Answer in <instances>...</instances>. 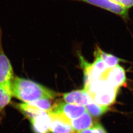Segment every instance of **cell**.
Masks as SVG:
<instances>
[{
  "mask_svg": "<svg viewBox=\"0 0 133 133\" xmlns=\"http://www.w3.org/2000/svg\"><path fill=\"white\" fill-rule=\"evenodd\" d=\"M51 100L48 99H42L28 104L48 112L51 110L53 105L52 104Z\"/></svg>",
  "mask_w": 133,
  "mask_h": 133,
  "instance_id": "cell-14",
  "label": "cell"
},
{
  "mask_svg": "<svg viewBox=\"0 0 133 133\" xmlns=\"http://www.w3.org/2000/svg\"><path fill=\"white\" fill-rule=\"evenodd\" d=\"M96 49L108 69L111 68L118 65L120 62H126L125 60L116 57L112 54L105 52L98 46H97Z\"/></svg>",
  "mask_w": 133,
  "mask_h": 133,
  "instance_id": "cell-11",
  "label": "cell"
},
{
  "mask_svg": "<svg viewBox=\"0 0 133 133\" xmlns=\"http://www.w3.org/2000/svg\"><path fill=\"white\" fill-rule=\"evenodd\" d=\"M85 3L107 10L121 17L124 21L129 19V10L114 3L110 0H71Z\"/></svg>",
  "mask_w": 133,
  "mask_h": 133,
  "instance_id": "cell-6",
  "label": "cell"
},
{
  "mask_svg": "<svg viewBox=\"0 0 133 133\" xmlns=\"http://www.w3.org/2000/svg\"><path fill=\"white\" fill-rule=\"evenodd\" d=\"M114 3L129 10L133 7V0H110Z\"/></svg>",
  "mask_w": 133,
  "mask_h": 133,
  "instance_id": "cell-16",
  "label": "cell"
},
{
  "mask_svg": "<svg viewBox=\"0 0 133 133\" xmlns=\"http://www.w3.org/2000/svg\"><path fill=\"white\" fill-rule=\"evenodd\" d=\"M48 113L50 118L51 133H76L66 120L56 114Z\"/></svg>",
  "mask_w": 133,
  "mask_h": 133,
  "instance_id": "cell-9",
  "label": "cell"
},
{
  "mask_svg": "<svg viewBox=\"0 0 133 133\" xmlns=\"http://www.w3.org/2000/svg\"><path fill=\"white\" fill-rule=\"evenodd\" d=\"M86 111L84 106L59 102L53 105L51 109L48 112L58 115L70 123L71 120L79 117Z\"/></svg>",
  "mask_w": 133,
  "mask_h": 133,
  "instance_id": "cell-3",
  "label": "cell"
},
{
  "mask_svg": "<svg viewBox=\"0 0 133 133\" xmlns=\"http://www.w3.org/2000/svg\"><path fill=\"white\" fill-rule=\"evenodd\" d=\"M12 95L25 103L42 99L53 100L59 93L41 84L28 79L14 76L11 84Z\"/></svg>",
  "mask_w": 133,
  "mask_h": 133,
  "instance_id": "cell-1",
  "label": "cell"
},
{
  "mask_svg": "<svg viewBox=\"0 0 133 133\" xmlns=\"http://www.w3.org/2000/svg\"><path fill=\"white\" fill-rule=\"evenodd\" d=\"M63 98L67 103L84 107L93 102L87 91L84 89L64 93Z\"/></svg>",
  "mask_w": 133,
  "mask_h": 133,
  "instance_id": "cell-8",
  "label": "cell"
},
{
  "mask_svg": "<svg viewBox=\"0 0 133 133\" xmlns=\"http://www.w3.org/2000/svg\"><path fill=\"white\" fill-rule=\"evenodd\" d=\"M12 97L11 90L0 85V120L4 114L5 107L11 102Z\"/></svg>",
  "mask_w": 133,
  "mask_h": 133,
  "instance_id": "cell-12",
  "label": "cell"
},
{
  "mask_svg": "<svg viewBox=\"0 0 133 133\" xmlns=\"http://www.w3.org/2000/svg\"><path fill=\"white\" fill-rule=\"evenodd\" d=\"M14 76L13 67L3 48L2 32L0 28V85L11 90Z\"/></svg>",
  "mask_w": 133,
  "mask_h": 133,
  "instance_id": "cell-4",
  "label": "cell"
},
{
  "mask_svg": "<svg viewBox=\"0 0 133 133\" xmlns=\"http://www.w3.org/2000/svg\"><path fill=\"white\" fill-rule=\"evenodd\" d=\"M70 123L76 133L90 128L94 125L91 116L87 111L79 117L71 120Z\"/></svg>",
  "mask_w": 133,
  "mask_h": 133,
  "instance_id": "cell-10",
  "label": "cell"
},
{
  "mask_svg": "<svg viewBox=\"0 0 133 133\" xmlns=\"http://www.w3.org/2000/svg\"><path fill=\"white\" fill-rule=\"evenodd\" d=\"M26 118L31 123L35 133H50V118L47 112L35 108Z\"/></svg>",
  "mask_w": 133,
  "mask_h": 133,
  "instance_id": "cell-5",
  "label": "cell"
},
{
  "mask_svg": "<svg viewBox=\"0 0 133 133\" xmlns=\"http://www.w3.org/2000/svg\"><path fill=\"white\" fill-rule=\"evenodd\" d=\"M86 111L94 117H99L105 114L108 110V107L102 106L96 104L94 102H92L90 104L85 106Z\"/></svg>",
  "mask_w": 133,
  "mask_h": 133,
  "instance_id": "cell-13",
  "label": "cell"
},
{
  "mask_svg": "<svg viewBox=\"0 0 133 133\" xmlns=\"http://www.w3.org/2000/svg\"><path fill=\"white\" fill-rule=\"evenodd\" d=\"M93 102L98 105L109 107L115 101L118 89L109 85L105 81L99 79L84 85Z\"/></svg>",
  "mask_w": 133,
  "mask_h": 133,
  "instance_id": "cell-2",
  "label": "cell"
},
{
  "mask_svg": "<svg viewBox=\"0 0 133 133\" xmlns=\"http://www.w3.org/2000/svg\"><path fill=\"white\" fill-rule=\"evenodd\" d=\"M109 85L116 89L123 85L127 80L126 71L119 64L109 68L105 72L101 79Z\"/></svg>",
  "mask_w": 133,
  "mask_h": 133,
  "instance_id": "cell-7",
  "label": "cell"
},
{
  "mask_svg": "<svg viewBox=\"0 0 133 133\" xmlns=\"http://www.w3.org/2000/svg\"><path fill=\"white\" fill-rule=\"evenodd\" d=\"M76 133H107L104 128L99 123L94 124L90 128L82 130Z\"/></svg>",
  "mask_w": 133,
  "mask_h": 133,
  "instance_id": "cell-15",
  "label": "cell"
}]
</instances>
